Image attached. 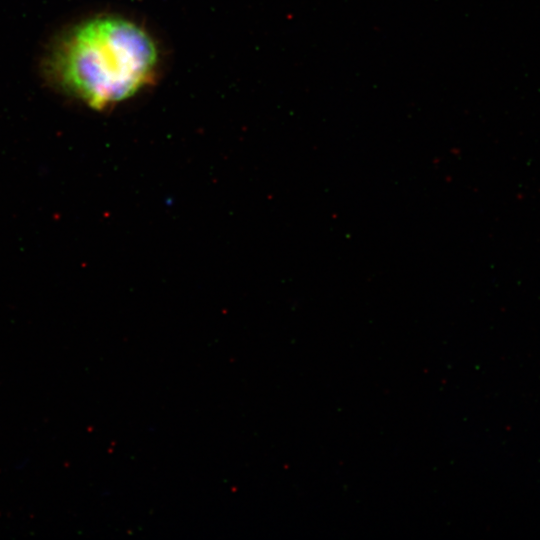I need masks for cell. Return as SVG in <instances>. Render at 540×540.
Here are the masks:
<instances>
[{"instance_id":"cell-1","label":"cell","mask_w":540,"mask_h":540,"mask_svg":"<svg viewBox=\"0 0 540 540\" xmlns=\"http://www.w3.org/2000/svg\"><path fill=\"white\" fill-rule=\"evenodd\" d=\"M160 53L141 25L103 15L72 28L56 44L49 73L67 93L96 110L131 99L158 75Z\"/></svg>"}]
</instances>
